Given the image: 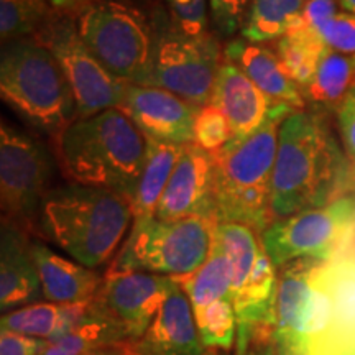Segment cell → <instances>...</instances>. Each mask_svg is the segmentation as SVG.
Masks as SVG:
<instances>
[{"instance_id": "28", "label": "cell", "mask_w": 355, "mask_h": 355, "mask_svg": "<svg viewBox=\"0 0 355 355\" xmlns=\"http://www.w3.org/2000/svg\"><path fill=\"white\" fill-rule=\"evenodd\" d=\"M326 50L327 46L319 38V33L309 32L300 26H293L285 37L275 43V53L282 61L286 74L300 87V91L314 76L319 60Z\"/></svg>"}, {"instance_id": "18", "label": "cell", "mask_w": 355, "mask_h": 355, "mask_svg": "<svg viewBox=\"0 0 355 355\" xmlns=\"http://www.w3.org/2000/svg\"><path fill=\"white\" fill-rule=\"evenodd\" d=\"M127 349L128 355H212L199 332L188 295L176 279L148 329Z\"/></svg>"}, {"instance_id": "15", "label": "cell", "mask_w": 355, "mask_h": 355, "mask_svg": "<svg viewBox=\"0 0 355 355\" xmlns=\"http://www.w3.org/2000/svg\"><path fill=\"white\" fill-rule=\"evenodd\" d=\"M173 283L175 278L163 275L109 270L89 306L114 322L122 331L127 344H133L148 329Z\"/></svg>"}, {"instance_id": "3", "label": "cell", "mask_w": 355, "mask_h": 355, "mask_svg": "<svg viewBox=\"0 0 355 355\" xmlns=\"http://www.w3.org/2000/svg\"><path fill=\"white\" fill-rule=\"evenodd\" d=\"M56 165L71 183L135 193L146 139L121 109L79 117L53 140Z\"/></svg>"}, {"instance_id": "5", "label": "cell", "mask_w": 355, "mask_h": 355, "mask_svg": "<svg viewBox=\"0 0 355 355\" xmlns=\"http://www.w3.org/2000/svg\"><path fill=\"white\" fill-rule=\"evenodd\" d=\"M0 96L13 112L51 141L78 119L76 101L63 69L35 37L3 44Z\"/></svg>"}, {"instance_id": "23", "label": "cell", "mask_w": 355, "mask_h": 355, "mask_svg": "<svg viewBox=\"0 0 355 355\" xmlns=\"http://www.w3.org/2000/svg\"><path fill=\"white\" fill-rule=\"evenodd\" d=\"M331 300V329L319 355H355V260L324 261L319 270Z\"/></svg>"}, {"instance_id": "1", "label": "cell", "mask_w": 355, "mask_h": 355, "mask_svg": "<svg viewBox=\"0 0 355 355\" xmlns=\"http://www.w3.org/2000/svg\"><path fill=\"white\" fill-rule=\"evenodd\" d=\"M350 159L322 114L291 112L282 123L272 178L273 220L343 198Z\"/></svg>"}, {"instance_id": "22", "label": "cell", "mask_w": 355, "mask_h": 355, "mask_svg": "<svg viewBox=\"0 0 355 355\" xmlns=\"http://www.w3.org/2000/svg\"><path fill=\"white\" fill-rule=\"evenodd\" d=\"M224 61L239 66L273 104L306 110L300 87L291 81L275 50L247 40H232L224 48Z\"/></svg>"}, {"instance_id": "36", "label": "cell", "mask_w": 355, "mask_h": 355, "mask_svg": "<svg viewBox=\"0 0 355 355\" xmlns=\"http://www.w3.org/2000/svg\"><path fill=\"white\" fill-rule=\"evenodd\" d=\"M336 117L345 153H347L350 163L355 165V84L349 89V92L337 107Z\"/></svg>"}, {"instance_id": "32", "label": "cell", "mask_w": 355, "mask_h": 355, "mask_svg": "<svg viewBox=\"0 0 355 355\" xmlns=\"http://www.w3.org/2000/svg\"><path fill=\"white\" fill-rule=\"evenodd\" d=\"M165 13L180 32L191 37L209 35V0H163Z\"/></svg>"}, {"instance_id": "42", "label": "cell", "mask_w": 355, "mask_h": 355, "mask_svg": "<svg viewBox=\"0 0 355 355\" xmlns=\"http://www.w3.org/2000/svg\"><path fill=\"white\" fill-rule=\"evenodd\" d=\"M128 2L135 3V6H137V7H139V3H146V6H150V3L157 2V0H128Z\"/></svg>"}, {"instance_id": "12", "label": "cell", "mask_w": 355, "mask_h": 355, "mask_svg": "<svg viewBox=\"0 0 355 355\" xmlns=\"http://www.w3.org/2000/svg\"><path fill=\"white\" fill-rule=\"evenodd\" d=\"M56 158L42 141L2 121L0 128V201L3 219L20 227L38 220L50 193Z\"/></svg>"}, {"instance_id": "2", "label": "cell", "mask_w": 355, "mask_h": 355, "mask_svg": "<svg viewBox=\"0 0 355 355\" xmlns=\"http://www.w3.org/2000/svg\"><path fill=\"white\" fill-rule=\"evenodd\" d=\"M37 222L43 237L71 260L97 270L127 239L133 209L130 199L117 191L69 183L50 189Z\"/></svg>"}, {"instance_id": "10", "label": "cell", "mask_w": 355, "mask_h": 355, "mask_svg": "<svg viewBox=\"0 0 355 355\" xmlns=\"http://www.w3.org/2000/svg\"><path fill=\"white\" fill-rule=\"evenodd\" d=\"M153 55L148 86L162 87L191 104L207 105L224 61L219 40L209 33L191 37L176 28L165 12L152 17Z\"/></svg>"}, {"instance_id": "8", "label": "cell", "mask_w": 355, "mask_h": 355, "mask_svg": "<svg viewBox=\"0 0 355 355\" xmlns=\"http://www.w3.org/2000/svg\"><path fill=\"white\" fill-rule=\"evenodd\" d=\"M78 33L96 60L127 84L148 86L153 24L128 0H97L76 19Z\"/></svg>"}, {"instance_id": "38", "label": "cell", "mask_w": 355, "mask_h": 355, "mask_svg": "<svg viewBox=\"0 0 355 355\" xmlns=\"http://www.w3.org/2000/svg\"><path fill=\"white\" fill-rule=\"evenodd\" d=\"M94 2H97V0H50V6L56 15L78 19Z\"/></svg>"}, {"instance_id": "14", "label": "cell", "mask_w": 355, "mask_h": 355, "mask_svg": "<svg viewBox=\"0 0 355 355\" xmlns=\"http://www.w3.org/2000/svg\"><path fill=\"white\" fill-rule=\"evenodd\" d=\"M188 295L204 344L216 350H229L237 343L230 265L219 243L212 245L209 259L188 277L175 278Z\"/></svg>"}, {"instance_id": "33", "label": "cell", "mask_w": 355, "mask_h": 355, "mask_svg": "<svg viewBox=\"0 0 355 355\" xmlns=\"http://www.w3.org/2000/svg\"><path fill=\"white\" fill-rule=\"evenodd\" d=\"M252 0H209L211 20L216 33L229 38L241 32Z\"/></svg>"}, {"instance_id": "26", "label": "cell", "mask_w": 355, "mask_h": 355, "mask_svg": "<svg viewBox=\"0 0 355 355\" xmlns=\"http://www.w3.org/2000/svg\"><path fill=\"white\" fill-rule=\"evenodd\" d=\"M145 139L146 152L144 166H141L135 193L130 199L133 219L155 216L159 199L165 193L168 181L175 171L184 146L148 139V137Z\"/></svg>"}, {"instance_id": "39", "label": "cell", "mask_w": 355, "mask_h": 355, "mask_svg": "<svg viewBox=\"0 0 355 355\" xmlns=\"http://www.w3.org/2000/svg\"><path fill=\"white\" fill-rule=\"evenodd\" d=\"M260 339H257L252 343L245 350H242V352H235V355H275V347L273 345H265V344H259Z\"/></svg>"}, {"instance_id": "4", "label": "cell", "mask_w": 355, "mask_h": 355, "mask_svg": "<svg viewBox=\"0 0 355 355\" xmlns=\"http://www.w3.org/2000/svg\"><path fill=\"white\" fill-rule=\"evenodd\" d=\"M291 112L275 104L259 130L243 140H230L214 157L216 219L234 222L261 234L273 222L272 178L282 123Z\"/></svg>"}, {"instance_id": "16", "label": "cell", "mask_w": 355, "mask_h": 355, "mask_svg": "<svg viewBox=\"0 0 355 355\" xmlns=\"http://www.w3.org/2000/svg\"><path fill=\"white\" fill-rule=\"evenodd\" d=\"M117 109L148 139L188 145L194 141V123L201 107L166 89L127 84Z\"/></svg>"}, {"instance_id": "41", "label": "cell", "mask_w": 355, "mask_h": 355, "mask_svg": "<svg viewBox=\"0 0 355 355\" xmlns=\"http://www.w3.org/2000/svg\"><path fill=\"white\" fill-rule=\"evenodd\" d=\"M339 7L340 10L355 15V0H339Z\"/></svg>"}, {"instance_id": "25", "label": "cell", "mask_w": 355, "mask_h": 355, "mask_svg": "<svg viewBox=\"0 0 355 355\" xmlns=\"http://www.w3.org/2000/svg\"><path fill=\"white\" fill-rule=\"evenodd\" d=\"M354 84L355 55H344L327 48L319 60L314 76L301 89L306 109L322 115L336 112Z\"/></svg>"}, {"instance_id": "31", "label": "cell", "mask_w": 355, "mask_h": 355, "mask_svg": "<svg viewBox=\"0 0 355 355\" xmlns=\"http://www.w3.org/2000/svg\"><path fill=\"white\" fill-rule=\"evenodd\" d=\"M232 139L234 130L225 114L214 104L202 105L194 123V144L216 155Z\"/></svg>"}, {"instance_id": "13", "label": "cell", "mask_w": 355, "mask_h": 355, "mask_svg": "<svg viewBox=\"0 0 355 355\" xmlns=\"http://www.w3.org/2000/svg\"><path fill=\"white\" fill-rule=\"evenodd\" d=\"M53 53L68 79L78 107V119L115 109L125 96L127 83L110 74L79 37L76 19L53 17L35 35Z\"/></svg>"}, {"instance_id": "21", "label": "cell", "mask_w": 355, "mask_h": 355, "mask_svg": "<svg viewBox=\"0 0 355 355\" xmlns=\"http://www.w3.org/2000/svg\"><path fill=\"white\" fill-rule=\"evenodd\" d=\"M32 254L42 279L44 301L60 304L92 303L104 278L96 270L56 254L38 239H32Z\"/></svg>"}, {"instance_id": "29", "label": "cell", "mask_w": 355, "mask_h": 355, "mask_svg": "<svg viewBox=\"0 0 355 355\" xmlns=\"http://www.w3.org/2000/svg\"><path fill=\"white\" fill-rule=\"evenodd\" d=\"M127 344L122 331L89 306V313L69 332L50 340L43 355H86L105 345Z\"/></svg>"}, {"instance_id": "17", "label": "cell", "mask_w": 355, "mask_h": 355, "mask_svg": "<svg viewBox=\"0 0 355 355\" xmlns=\"http://www.w3.org/2000/svg\"><path fill=\"white\" fill-rule=\"evenodd\" d=\"M155 217L165 220L206 217L217 222L214 157L194 141L183 146Z\"/></svg>"}, {"instance_id": "7", "label": "cell", "mask_w": 355, "mask_h": 355, "mask_svg": "<svg viewBox=\"0 0 355 355\" xmlns=\"http://www.w3.org/2000/svg\"><path fill=\"white\" fill-rule=\"evenodd\" d=\"M214 239L230 265L237 313L235 352H242L265 331L273 329L279 273L261 245L260 234L254 229L234 222H219Z\"/></svg>"}, {"instance_id": "35", "label": "cell", "mask_w": 355, "mask_h": 355, "mask_svg": "<svg viewBox=\"0 0 355 355\" xmlns=\"http://www.w3.org/2000/svg\"><path fill=\"white\" fill-rule=\"evenodd\" d=\"M339 12V0H306L300 19L293 26H300V28L318 33Z\"/></svg>"}, {"instance_id": "30", "label": "cell", "mask_w": 355, "mask_h": 355, "mask_svg": "<svg viewBox=\"0 0 355 355\" xmlns=\"http://www.w3.org/2000/svg\"><path fill=\"white\" fill-rule=\"evenodd\" d=\"M50 0H0L2 44L35 37L53 17Z\"/></svg>"}, {"instance_id": "19", "label": "cell", "mask_w": 355, "mask_h": 355, "mask_svg": "<svg viewBox=\"0 0 355 355\" xmlns=\"http://www.w3.org/2000/svg\"><path fill=\"white\" fill-rule=\"evenodd\" d=\"M44 301L32 254V239L15 222L2 220L0 235V311L2 314Z\"/></svg>"}, {"instance_id": "6", "label": "cell", "mask_w": 355, "mask_h": 355, "mask_svg": "<svg viewBox=\"0 0 355 355\" xmlns=\"http://www.w3.org/2000/svg\"><path fill=\"white\" fill-rule=\"evenodd\" d=\"M217 224L206 217L133 219L130 232L109 270L188 277L209 259Z\"/></svg>"}, {"instance_id": "27", "label": "cell", "mask_w": 355, "mask_h": 355, "mask_svg": "<svg viewBox=\"0 0 355 355\" xmlns=\"http://www.w3.org/2000/svg\"><path fill=\"white\" fill-rule=\"evenodd\" d=\"M306 0H252L241 35L250 43L277 42L300 19Z\"/></svg>"}, {"instance_id": "9", "label": "cell", "mask_w": 355, "mask_h": 355, "mask_svg": "<svg viewBox=\"0 0 355 355\" xmlns=\"http://www.w3.org/2000/svg\"><path fill=\"white\" fill-rule=\"evenodd\" d=\"M324 261L282 266L272 337L277 355H319L331 329V300L319 278Z\"/></svg>"}, {"instance_id": "40", "label": "cell", "mask_w": 355, "mask_h": 355, "mask_svg": "<svg viewBox=\"0 0 355 355\" xmlns=\"http://www.w3.org/2000/svg\"><path fill=\"white\" fill-rule=\"evenodd\" d=\"M86 355H128L127 344H117V345H105V347H99L91 350Z\"/></svg>"}, {"instance_id": "20", "label": "cell", "mask_w": 355, "mask_h": 355, "mask_svg": "<svg viewBox=\"0 0 355 355\" xmlns=\"http://www.w3.org/2000/svg\"><path fill=\"white\" fill-rule=\"evenodd\" d=\"M209 104L217 105L229 119L232 140H243L259 130L275 105L239 66L229 61L220 64Z\"/></svg>"}, {"instance_id": "37", "label": "cell", "mask_w": 355, "mask_h": 355, "mask_svg": "<svg viewBox=\"0 0 355 355\" xmlns=\"http://www.w3.org/2000/svg\"><path fill=\"white\" fill-rule=\"evenodd\" d=\"M50 340L33 339L0 329V355H43Z\"/></svg>"}, {"instance_id": "11", "label": "cell", "mask_w": 355, "mask_h": 355, "mask_svg": "<svg viewBox=\"0 0 355 355\" xmlns=\"http://www.w3.org/2000/svg\"><path fill=\"white\" fill-rule=\"evenodd\" d=\"M355 234V199L343 196L331 204L273 220L260 234L261 245L277 268L295 260L332 261Z\"/></svg>"}, {"instance_id": "24", "label": "cell", "mask_w": 355, "mask_h": 355, "mask_svg": "<svg viewBox=\"0 0 355 355\" xmlns=\"http://www.w3.org/2000/svg\"><path fill=\"white\" fill-rule=\"evenodd\" d=\"M89 313V304H60L42 301L2 314L0 329L42 340H56L81 322Z\"/></svg>"}, {"instance_id": "34", "label": "cell", "mask_w": 355, "mask_h": 355, "mask_svg": "<svg viewBox=\"0 0 355 355\" xmlns=\"http://www.w3.org/2000/svg\"><path fill=\"white\" fill-rule=\"evenodd\" d=\"M318 33L329 50L355 55V15L352 13L340 10Z\"/></svg>"}]
</instances>
